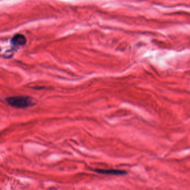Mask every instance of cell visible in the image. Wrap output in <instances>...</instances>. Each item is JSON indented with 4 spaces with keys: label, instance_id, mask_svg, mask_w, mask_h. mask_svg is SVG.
<instances>
[{
    "label": "cell",
    "instance_id": "1",
    "mask_svg": "<svg viewBox=\"0 0 190 190\" xmlns=\"http://www.w3.org/2000/svg\"><path fill=\"white\" fill-rule=\"evenodd\" d=\"M6 100L10 106L18 109H24L34 104L32 98L25 95L10 96L6 98Z\"/></svg>",
    "mask_w": 190,
    "mask_h": 190
},
{
    "label": "cell",
    "instance_id": "3",
    "mask_svg": "<svg viewBox=\"0 0 190 190\" xmlns=\"http://www.w3.org/2000/svg\"><path fill=\"white\" fill-rule=\"evenodd\" d=\"M97 172L100 173H103V174H112V175H122L125 173L124 171H120V170H96Z\"/></svg>",
    "mask_w": 190,
    "mask_h": 190
},
{
    "label": "cell",
    "instance_id": "2",
    "mask_svg": "<svg viewBox=\"0 0 190 190\" xmlns=\"http://www.w3.org/2000/svg\"><path fill=\"white\" fill-rule=\"evenodd\" d=\"M11 42L14 46H21L25 45L27 40L25 36L22 34H16L11 39Z\"/></svg>",
    "mask_w": 190,
    "mask_h": 190
}]
</instances>
